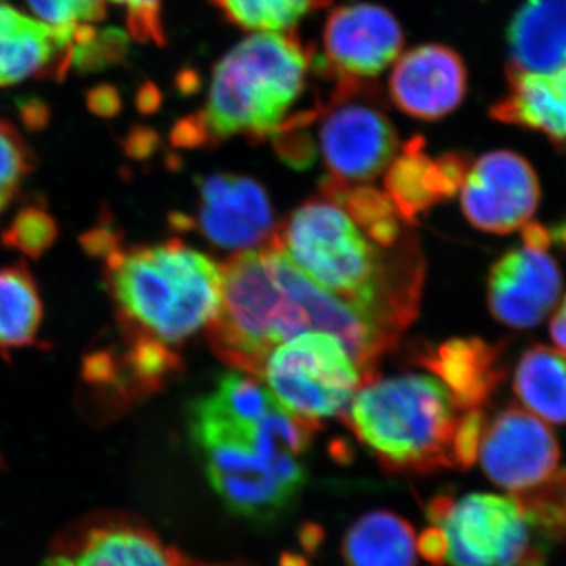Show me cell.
I'll return each instance as SVG.
<instances>
[{
  "label": "cell",
  "instance_id": "obj_1",
  "mask_svg": "<svg viewBox=\"0 0 566 566\" xmlns=\"http://www.w3.org/2000/svg\"><path fill=\"white\" fill-rule=\"evenodd\" d=\"M221 273V307L208 323V340L222 363L243 374L260 378L275 346L322 331L344 344L368 385L400 338L364 308L312 281L274 238L237 253Z\"/></svg>",
  "mask_w": 566,
  "mask_h": 566
},
{
  "label": "cell",
  "instance_id": "obj_2",
  "mask_svg": "<svg viewBox=\"0 0 566 566\" xmlns=\"http://www.w3.org/2000/svg\"><path fill=\"white\" fill-rule=\"evenodd\" d=\"M319 422L270 403H238L212 392L191 409V434L212 490L234 515L271 523L307 482L304 457Z\"/></svg>",
  "mask_w": 566,
  "mask_h": 566
},
{
  "label": "cell",
  "instance_id": "obj_3",
  "mask_svg": "<svg viewBox=\"0 0 566 566\" xmlns=\"http://www.w3.org/2000/svg\"><path fill=\"white\" fill-rule=\"evenodd\" d=\"M273 238L312 281L364 308L397 337L416 318L423 263L415 238L382 248L326 197L301 205Z\"/></svg>",
  "mask_w": 566,
  "mask_h": 566
},
{
  "label": "cell",
  "instance_id": "obj_4",
  "mask_svg": "<svg viewBox=\"0 0 566 566\" xmlns=\"http://www.w3.org/2000/svg\"><path fill=\"white\" fill-rule=\"evenodd\" d=\"M312 73L314 51L296 33H253L214 66L202 109L174 128L175 147H211L237 136L271 139L300 112Z\"/></svg>",
  "mask_w": 566,
  "mask_h": 566
},
{
  "label": "cell",
  "instance_id": "obj_5",
  "mask_svg": "<svg viewBox=\"0 0 566 566\" xmlns=\"http://www.w3.org/2000/svg\"><path fill=\"white\" fill-rule=\"evenodd\" d=\"M106 282L126 335L167 345L208 326L221 307V266L180 240L112 253Z\"/></svg>",
  "mask_w": 566,
  "mask_h": 566
},
{
  "label": "cell",
  "instance_id": "obj_6",
  "mask_svg": "<svg viewBox=\"0 0 566 566\" xmlns=\"http://www.w3.org/2000/svg\"><path fill=\"white\" fill-rule=\"evenodd\" d=\"M457 411L433 376L401 375L360 387L344 422L387 471L430 474L458 468Z\"/></svg>",
  "mask_w": 566,
  "mask_h": 566
},
{
  "label": "cell",
  "instance_id": "obj_7",
  "mask_svg": "<svg viewBox=\"0 0 566 566\" xmlns=\"http://www.w3.org/2000/svg\"><path fill=\"white\" fill-rule=\"evenodd\" d=\"M427 516L417 545L434 566H545L553 545L516 495H438Z\"/></svg>",
  "mask_w": 566,
  "mask_h": 566
},
{
  "label": "cell",
  "instance_id": "obj_8",
  "mask_svg": "<svg viewBox=\"0 0 566 566\" xmlns=\"http://www.w3.org/2000/svg\"><path fill=\"white\" fill-rule=\"evenodd\" d=\"M315 106L327 177L360 185L385 172L397 155L398 137L374 82L335 80L327 99Z\"/></svg>",
  "mask_w": 566,
  "mask_h": 566
},
{
  "label": "cell",
  "instance_id": "obj_9",
  "mask_svg": "<svg viewBox=\"0 0 566 566\" xmlns=\"http://www.w3.org/2000/svg\"><path fill=\"white\" fill-rule=\"evenodd\" d=\"M262 381L293 415L314 420L344 415L365 379L333 334L304 333L275 346L263 364Z\"/></svg>",
  "mask_w": 566,
  "mask_h": 566
},
{
  "label": "cell",
  "instance_id": "obj_10",
  "mask_svg": "<svg viewBox=\"0 0 566 566\" xmlns=\"http://www.w3.org/2000/svg\"><path fill=\"white\" fill-rule=\"evenodd\" d=\"M403 41L400 22L385 7L346 3L327 18L316 73L334 80H371L397 61Z\"/></svg>",
  "mask_w": 566,
  "mask_h": 566
},
{
  "label": "cell",
  "instance_id": "obj_11",
  "mask_svg": "<svg viewBox=\"0 0 566 566\" xmlns=\"http://www.w3.org/2000/svg\"><path fill=\"white\" fill-rule=\"evenodd\" d=\"M479 457L491 482L510 493L523 494L556 474L560 449L539 417L521 408H506L485 423Z\"/></svg>",
  "mask_w": 566,
  "mask_h": 566
},
{
  "label": "cell",
  "instance_id": "obj_12",
  "mask_svg": "<svg viewBox=\"0 0 566 566\" xmlns=\"http://www.w3.org/2000/svg\"><path fill=\"white\" fill-rule=\"evenodd\" d=\"M539 203V182L531 164L512 151L486 153L461 186V207L475 229L512 233L526 226Z\"/></svg>",
  "mask_w": 566,
  "mask_h": 566
},
{
  "label": "cell",
  "instance_id": "obj_13",
  "mask_svg": "<svg viewBox=\"0 0 566 566\" xmlns=\"http://www.w3.org/2000/svg\"><path fill=\"white\" fill-rule=\"evenodd\" d=\"M199 214L193 226L227 251H251L270 243L274 212L259 181L243 175L214 174L199 180Z\"/></svg>",
  "mask_w": 566,
  "mask_h": 566
},
{
  "label": "cell",
  "instance_id": "obj_14",
  "mask_svg": "<svg viewBox=\"0 0 566 566\" xmlns=\"http://www.w3.org/2000/svg\"><path fill=\"white\" fill-rule=\"evenodd\" d=\"M151 528L125 516L85 521L52 546L44 566H191Z\"/></svg>",
  "mask_w": 566,
  "mask_h": 566
},
{
  "label": "cell",
  "instance_id": "obj_15",
  "mask_svg": "<svg viewBox=\"0 0 566 566\" xmlns=\"http://www.w3.org/2000/svg\"><path fill=\"white\" fill-rule=\"evenodd\" d=\"M562 292V274L546 251L513 249L491 268L488 304L505 326L531 329L553 311Z\"/></svg>",
  "mask_w": 566,
  "mask_h": 566
},
{
  "label": "cell",
  "instance_id": "obj_16",
  "mask_svg": "<svg viewBox=\"0 0 566 566\" xmlns=\"http://www.w3.org/2000/svg\"><path fill=\"white\" fill-rule=\"evenodd\" d=\"M468 73L463 59L442 44H423L398 59L390 74L395 106L419 120L434 122L463 103Z\"/></svg>",
  "mask_w": 566,
  "mask_h": 566
},
{
  "label": "cell",
  "instance_id": "obj_17",
  "mask_svg": "<svg viewBox=\"0 0 566 566\" xmlns=\"http://www.w3.org/2000/svg\"><path fill=\"white\" fill-rule=\"evenodd\" d=\"M76 40L0 0V88L33 77H62L76 57Z\"/></svg>",
  "mask_w": 566,
  "mask_h": 566
},
{
  "label": "cell",
  "instance_id": "obj_18",
  "mask_svg": "<svg viewBox=\"0 0 566 566\" xmlns=\"http://www.w3.org/2000/svg\"><path fill=\"white\" fill-rule=\"evenodd\" d=\"M469 169L471 161L463 153H447L431 159L424 153V142L415 137L406 142L400 156L389 164L386 193L400 218L415 226L419 216L460 191Z\"/></svg>",
  "mask_w": 566,
  "mask_h": 566
},
{
  "label": "cell",
  "instance_id": "obj_19",
  "mask_svg": "<svg viewBox=\"0 0 566 566\" xmlns=\"http://www.w3.org/2000/svg\"><path fill=\"white\" fill-rule=\"evenodd\" d=\"M499 352L480 338H455L419 353V363L449 390L460 411L480 409L504 379Z\"/></svg>",
  "mask_w": 566,
  "mask_h": 566
},
{
  "label": "cell",
  "instance_id": "obj_20",
  "mask_svg": "<svg viewBox=\"0 0 566 566\" xmlns=\"http://www.w3.org/2000/svg\"><path fill=\"white\" fill-rule=\"evenodd\" d=\"M509 71L547 74L566 69V0H526L506 29Z\"/></svg>",
  "mask_w": 566,
  "mask_h": 566
},
{
  "label": "cell",
  "instance_id": "obj_21",
  "mask_svg": "<svg viewBox=\"0 0 566 566\" xmlns=\"http://www.w3.org/2000/svg\"><path fill=\"white\" fill-rule=\"evenodd\" d=\"M509 93L491 107V117L545 134L566 150V69L547 74L509 71Z\"/></svg>",
  "mask_w": 566,
  "mask_h": 566
},
{
  "label": "cell",
  "instance_id": "obj_22",
  "mask_svg": "<svg viewBox=\"0 0 566 566\" xmlns=\"http://www.w3.org/2000/svg\"><path fill=\"white\" fill-rule=\"evenodd\" d=\"M415 528L395 513L378 510L349 527L342 545L346 566H417Z\"/></svg>",
  "mask_w": 566,
  "mask_h": 566
},
{
  "label": "cell",
  "instance_id": "obj_23",
  "mask_svg": "<svg viewBox=\"0 0 566 566\" xmlns=\"http://www.w3.org/2000/svg\"><path fill=\"white\" fill-rule=\"evenodd\" d=\"M515 394L539 419L566 423V353L545 345L524 353L515 371Z\"/></svg>",
  "mask_w": 566,
  "mask_h": 566
},
{
  "label": "cell",
  "instance_id": "obj_24",
  "mask_svg": "<svg viewBox=\"0 0 566 566\" xmlns=\"http://www.w3.org/2000/svg\"><path fill=\"white\" fill-rule=\"evenodd\" d=\"M43 307L24 263L0 270V349L25 348L36 342Z\"/></svg>",
  "mask_w": 566,
  "mask_h": 566
},
{
  "label": "cell",
  "instance_id": "obj_25",
  "mask_svg": "<svg viewBox=\"0 0 566 566\" xmlns=\"http://www.w3.org/2000/svg\"><path fill=\"white\" fill-rule=\"evenodd\" d=\"M226 20L253 33L286 32L329 0H211Z\"/></svg>",
  "mask_w": 566,
  "mask_h": 566
},
{
  "label": "cell",
  "instance_id": "obj_26",
  "mask_svg": "<svg viewBox=\"0 0 566 566\" xmlns=\"http://www.w3.org/2000/svg\"><path fill=\"white\" fill-rule=\"evenodd\" d=\"M126 337L129 348L122 357V364L132 398H140L163 389L166 379L180 370V357L169 345L150 335L136 334Z\"/></svg>",
  "mask_w": 566,
  "mask_h": 566
},
{
  "label": "cell",
  "instance_id": "obj_27",
  "mask_svg": "<svg viewBox=\"0 0 566 566\" xmlns=\"http://www.w3.org/2000/svg\"><path fill=\"white\" fill-rule=\"evenodd\" d=\"M33 14L76 40L77 52L87 50L103 32L96 29L106 18L104 0H25Z\"/></svg>",
  "mask_w": 566,
  "mask_h": 566
},
{
  "label": "cell",
  "instance_id": "obj_28",
  "mask_svg": "<svg viewBox=\"0 0 566 566\" xmlns=\"http://www.w3.org/2000/svg\"><path fill=\"white\" fill-rule=\"evenodd\" d=\"M515 495L551 542L566 538V469L534 490Z\"/></svg>",
  "mask_w": 566,
  "mask_h": 566
},
{
  "label": "cell",
  "instance_id": "obj_29",
  "mask_svg": "<svg viewBox=\"0 0 566 566\" xmlns=\"http://www.w3.org/2000/svg\"><path fill=\"white\" fill-rule=\"evenodd\" d=\"M57 234V223L50 212L39 205H29L14 216L9 229L3 230L2 243L31 259H40L50 251Z\"/></svg>",
  "mask_w": 566,
  "mask_h": 566
},
{
  "label": "cell",
  "instance_id": "obj_30",
  "mask_svg": "<svg viewBox=\"0 0 566 566\" xmlns=\"http://www.w3.org/2000/svg\"><path fill=\"white\" fill-rule=\"evenodd\" d=\"M33 167V156L21 134L0 120V212L9 207Z\"/></svg>",
  "mask_w": 566,
  "mask_h": 566
},
{
  "label": "cell",
  "instance_id": "obj_31",
  "mask_svg": "<svg viewBox=\"0 0 566 566\" xmlns=\"http://www.w3.org/2000/svg\"><path fill=\"white\" fill-rule=\"evenodd\" d=\"M126 11V24L133 39L142 43H166L163 0H111Z\"/></svg>",
  "mask_w": 566,
  "mask_h": 566
},
{
  "label": "cell",
  "instance_id": "obj_32",
  "mask_svg": "<svg viewBox=\"0 0 566 566\" xmlns=\"http://www.w3.org/2000/svg\"><path fill=\"white\" fill-rule=\"evenodd\" d=\"M82 248L92 256H107L112 253L120 251L122 237L112 226H99L88 230L81 238Z\"/></svg>",
  "mask_w": 566,
  "mask_h": 566
},
{
  "label": "cell",
  "instance_id": "obj_33",
  "mask_svg": "<svg viewBox=\"0 0 566 566\" xmlns=\"http://www.w3.org/2000/svg\"><path fill=\"white\" fill-rule=\"evenodd\" d=\"M524 245L532 249H538V251H547L551 241H553V234L546 227L539 226V223H526L523 232Z\"/></svg>",
  "mask_w": 566,
  "mask_h": 566
},
{
  "label": "cell",
  "instance_id": "obj_34",
  "mask_svg": "<svg viewBox=\"0 0 566 566\" xmlns=\"http://www.w3.org/2000/svg\"><path fill=\"white\" fill-rule=\"evenodd\" d=\"M549 331L553 340L566 353V297L551 319Z\"/></svg>",
  "mask_w": 566,
  "mask_h": 566
},
{
  "label": "cell",
  "instance_id": "obj_35",
  "mask_svg": "<svg viewBox=\"0 0 566 566\" xmlns=\"http://www.w3.org/2000/svg\"><path fill=\"white\" fill-rule=\"evenodd\" d=\"M551 234H553V238L557 237L558 240H560L562 243H564L566 245V223L564 227H560V229H557L556 233L551 232Z\"/></svg>",
  "mask_w": 566,
  "mask_h": 566
},
{
  "label": "cell",
  "instance_id": "obj_36",
  "mask_svg": "<svg viewBox=\"0 0 566 566\" xmlns=\"http://www.w3.org/2000/svg\"><path fill=\"white\" fill-rule=\"evenodd\" d=\"M192 566H243V565H238V564H222V565H218V564H203V562L192 560Z\"/></svg>",
  "mask_w": 566,
  "mask_h": 566
}]
</instances>
